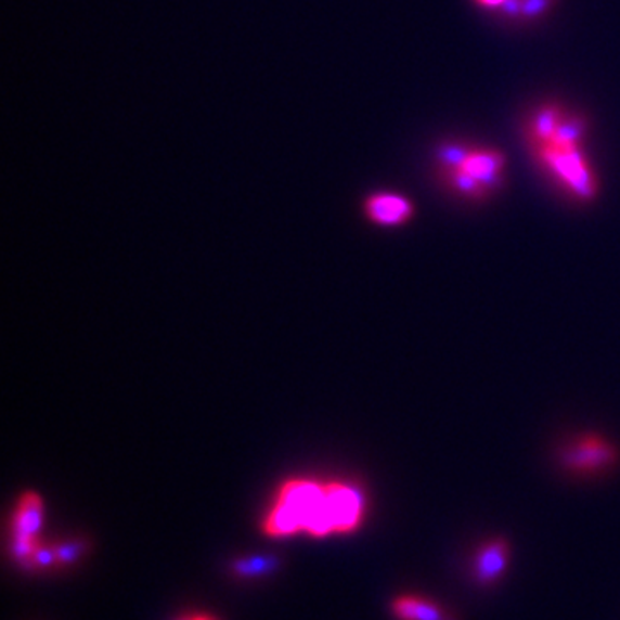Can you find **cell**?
<instances>
[{"mask_svg": "<svg viewBox=\"0 0 620 620\" xmlns=\"http://www.w3.org/2000/svg\"><path fill=\"white\" fill-rule=\"evenodd\" d=\"M511 560V546L505 540H490L474 555V578L481 584H493L502 578Z\"/></svg>", "mask_w": 620, "mask_h": 620, "instance_id": "52a82bcc", "label": "cell"}, {"mask_svg": "<svg viewBox=\"0 0 620 620\" xmlns=\"http://www.w3.org/2000/svg\"><path fill=\"white\" fill-rule=\"evenodd\" d=\"M189 620H215V619H212V617L209 616H195V617H190Z\"/></svg>", "mask_w": 620, "mask_h": 620, "instance_id": "8fae6325", "label": "cell"}, {"mask_svg": "<svg viewBox=\"0 0 620 620\" xmlns=\"http://www.w3.org/2000/svg\"><path fill=\"white\" fill-rule=\"evenodd\" d=\"M14 554L30 561L35 550L40 546L38 534L43 525V500L37 491H25L17 500L14 511Z\"/></svg>", "mask_w": 620, "mask_h": 620, "instance_id": "5b68a950", "label": "cell"}, {"mask_svg": "<svg viewBox=\"0 0 620 620\" xmlns=\"http://www.w3.org/2000/svg\"><path fill=\"white\" fill-rule=\"evenodd\" d=\"M617 449L598 435H583L570 441L561 452V465L569 473L591 476L612 467L617 462Z\"/></svg>", "mask_w": 620, "mask_h": 620, "instance_id": "277c9868", "label": "cell"}, {"mask_svg": "<svg viewBox=\"0 0 620 620\" xmlns=\"http://www.w3.org/2000/svg\"><path fill=\"white\" fill-rule=\"evenodd\" d=\"M365 218L376 227L397 228L406 224L415 216L414 202L397 192H374L365 197Z\"/></svg>", "mask_w": 620, "mask_h": 620, "instance_id": "8992f818", "label": "cell"}, {"mask_svg": "<svg viewBox=\"0 0 620 620\" xmlns=\"http://www.w3.org/2000/svg\"><path fill=\"white\" fill-rule=\"evenodd\" d=\"M391 612L399 620H452L441 605L419 595L397 596Z\"/></svg>", "mask_w": 620, "mask_h": 620, "instance_id": "ba28073f", "label": "cell"}, {"mask_svg": "<svg viewBox=\"0 0 620 620\" xmlns=\"http://www.w3.org/2000/svg\"><path fill=\"white\" fill-rule=\"evenodd\" d=\"M552 2L554 0H511V4L503 8L502 11L505 14L520 17V20H537L538 16L545 13Z\"/></svg>", "mask_w": 620, "mask_h": 620, "instance_id": "9c48e42d", "label": "cell"}, {"mask_svg": "<svg viewBox=\"0 0 620 620\" xmlns=\"http://www.w3.org/2000/svg\"><path fill=\"white\" fill-rule=\"evenodd\" d=\"M367 514V499L357 482L345 479L289 478L274 495L262 519V531L271 538H312L352 534Z\"/></svg>", "mask_w": 620, "mask_h": 620, "instance_id": "6da1fadb", "label": "cell"}, {"mask_svg": "<svg viewBox=\"0 0 620 620\" xmlns=\"http://www.w3.org/2000/svg\"><path fill=\"white\" fill-rule=\"evenodd\" d=\"M505 155L496 148L452 147L441 148L440 168H453L469 178L474 185L488 197L495 193L505 181Z\"/></svg>", "mask_w": 620, "mask_h": 620, "instance_id": "3957f363", "label": "cell"}, {"mask_svg": "<svg viewBox=\"0 0 620 620\" xmlns=\"http://www.w3.org/2000/svg\"><path fill=\"white\" fill-rule=\"evenodd\" d=\"M541 168L576 202H593L598 195L599 183L581 145H538L531 147Z\"/></svg>", "mask_w": 620, "mask_h": 620, "instance_id": "7a4b0ae2", "label": "cell"}, {"mask_svg": "<svg viewBox=\"0 0 620 620\" xmlns=\"http://www.w3.org/2000/svg\"><path fill=\"white\" fill-rule=\"evenodd\" d=\"M474 4H478L479 8L488 9V11H495V9L507 8L511 4V0H473Z\"/></svg>", "mask_w": 620, "mask_h": 620, "instance_id": "30bf717a", "label": "cell"}]
</instances>
